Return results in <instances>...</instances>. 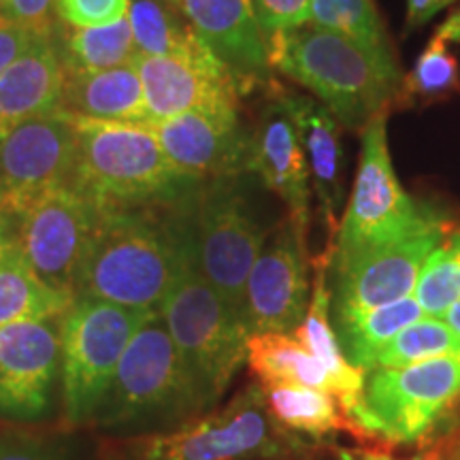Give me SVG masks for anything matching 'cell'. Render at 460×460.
<instances>
[{
	"instance_id": "cell-1",
	"label": "cell",
	"mask_w": 460,
	"mask_h": 460,
	"mask_svg": "<svg viewBox=\"0 0 460 460\" xmlns=\"http://www.w3.org/2000/svg\"><path fill=\"white\" fill-rule=\"evenodd\" d=\"M190 197L180 203L101 207L99 226L75 275L73 298L158 314L172 284L194 261Z\"/></svg>"
},
{
	"instance_id": "cell-2",
	"label": "cell",
	"mask_w": 460,
	"mask_h": 460,
	"mask_svg": "<svg viewBox=\"0 0 460 460\" xmlns=\"http://www.w3.org/2000/svg\"><path fill=\"white\" fill-rule=\"evenodd\" d=\"M267 49L275 71L312 92L348 130L362 132L376 115L396 109L402 84L399 65L341 34L305 24L271 34Z\"/></svg>"
},
{
	"instance_id": "cell-3",
	"label": "cell",
	"mask_w": 460,
	"mask_h": 460,
	"mask_svg": "<svg viewBox=\"0 0 460 460\" xmlns=\"http://www.w3.org/2000/svg\"><path fill=\"white\" fill-rule=\"evenodd\" d=\"M205 413L160 314H154L119 360L90 429L107 439L166 433Z\"/></svg>"
},
{
	"instance_id": "cell-4",
	"label": "cell",
	"mask_w": 460,
	"mask_h": 460,
	"mask_svg": "<svg viewBox=\"0 0 460 460\" xmlns=\"http://www.w3.org/2000/svg\"><path fill=\"white\" fill-rule=\"evenodd\" d=\"M105 460H296L312 444L281 429L261 384H247L226 405L156 435L101 441Z\"/></svg>"
},
{
	"instance_id": "cell-5",
	"label": "cell",
	"mask_w": 460,
	"mask_h": 460,
	"mask_svg": "<svg viewBox=\"0 0 460 460\" xmlns=\"http://www.w3.org/2000/svg\"><path fill=\"white\" fill-rule=\"evenodd\" d=\"M73 126L77 160L71 186L96 205L180 203L203 181L183 175L169 163L149 124L73 115Z\"/></svg>"
},
{
	"instance_id": "cell-6",
	"label": "cell",
	"mask_w": 460,
	"mask_h": 460,
	"mask_svg": "<svg viewBox=\"0 0 460 460\" xmlns=\"http://www.w3.org/2000/svg\"><path fill=\"white\" fill-rule=\"evenodd\" d=\"M254 172L203 180L188 200L199 273L241 314L245 281L278 224L269 220Z\"/></svg>"
},
{
	"instance_id": "cell-7",
	"label": "cell",
	"mask_w": 460,
	"mask_h": 460,
	"mask_svg": "<svg viewBox=\"0 0 460 460\" xmlns=\"http://www.w3.org/2000/svg\"><path fill=\"white\" fill-rule=\"evenodd\" d=\"M158 314L205 411L214 410L247 362L250 332L241 314L217 295L194 261L172 284Z\"/></svg>"
},
{
	"instance_id": "cell-8",
	"label": "cell",
	"mask_w": 460,
	"mask_h": 460,
	"mask_svg": "<svg viewBox=\"0 0 460 460\" xmlns=\"http://www.w3.org/2000/svg\"><path fill=\"white\" fill-rule=\"evenodd\" d=\"M367 437L382 446H429L460 424V356L367 371Z\"/></svg>"
},
{
	"instance_id": "cell-9",
	"label": "cell",
	"mask_w": 460,
	"mask_h": 460,
	"mask_svg": "<svg viewBox=\"0 0 460 460\" xmlns=\"http://www.w3.org/2000/svg\"><path fill=\"white\" fill-rule=\"evenodd\" d=\"M154 312L99 298H73L60 318L62 422L90 427L132 337Z\"/></svg>"
},
{
	"instance_id": "cell-10",
	"label": "cell",
	"mask_w": 460,
	"mask_h": 460,
	"mask_svg": "<svg viewBox=\"0 0 460 460\" xmlns=\"http://www.w3.org/2000/svg\"><path fill=\"white\" fill-rule=\"evenodd\" d=\"M388 115L379 113L362 128L360 164L345 207L331 262H343L399 239L420 226L437 207L405 192L388 152Z\"/></svg>"
},
{
	"instance_id": "cell-11",
	"label": "cell",
	"mask_w": 460,
	"mask_h": 460,
	"mask_svg": "<svg viewBox=\"0 0 460 460\" xmlns=\"http://www.w3.org/2000/svg\"><path fill=\"white\" fill-rule=\"evenodd\" d=\"M452 226L444 211L435 209L427 220L399 239L373 247L343 262H331V318L367 312L410 296L430 252Z\"/></svg>"
},
{
	"instance_id": "cell-12",
	"label": "cell",
	"mask_w": 460,
	"mask_h": 460,
	"mask_svg": "<svg viewBox=\"0 0 460 460\" xmlns=\"http://www.w3.org/2000/svg\"><path fill=\"white\" fill-rule=\"evenodd\" d=\"M96 205L71 183L49 190L15 220V243L34 273L73 296L75 275L101 220Z\"/></svg>"
},
{
	"instance_id": "cell-13",
	"label": "cell",
	"mask_w": 460,
	"mask_h": 460,
	"mask_svg": "<svg viewBox=\"0 0 460 460\" xmlns=\"http://www.w3.org/2000/svg\"><path fill=\"white\" fill-rule=\"evenodd\" d=\"M62 410L60 318L0 329V422L39 427Z\"/></svg>"
},
{
	"instance_id": "cell-14",
	"label": "cell",
	"mask_w": 460,
	"mask_h": 460,
	"mask_svg": "<svg viewBox=\"0 0 460 460\" xmlns=\"http://www.w3.org/2000/svg\"><path fill=\"white\" fill-rule=\"evenodd\" d=\"M75 160L73 115L62 107L11 128L0 149V211L17 217L49 190L71 183Z\"/></svg>"
},
{
	"instance_id": "cell-15",
	"label": "cell",
	"mask_w": 460,
	"mask_h": 460,
	"mask_svg": "<svg viewBox=\"0 0 460 460\" xmlns=\"http://www.w3.org/2000/svg\"><path fill=\"white\" fill-rule=\"evenodd\" d=\"M309 247L290 217L278 222L245 281L241 320L252 335H292L309 307Z\"/></svg>"
},
{
	"instance_id": "cell-16",
	"label": "cell",
	"mask_w": 460,
	"mask_h": 460,
	"mask_svg": "<svg viewBox=\"0 0 460 460\" xmlns=\"http://www.w3.org/2000/svg\"><path fill=\"white\" fill-rule=\"evenodd\" d=\"M164 156L194 180L252 172L254 135L241 124L239 109H197L149 124Z\"/></svg>"
},
{
	"instance_id": "cell-17",
	"label": "cell",
	"mask_w": 460,
	"mask_h": 460,
	"mask_svg": "<svg viewBox=\"0 0 460 460\" xmlns=\"http://www.w3.org/2000/svg\"><path fill=\"white\" fill-rule=\"evenodd\" d=\"M146 124L211 107L239 109V84L226 66L205 48L186 56H137Z\"/></svg>"
},
{
	"instance_id": "cell-18",
	"label": "cell",
	"mask_w": 460,
	"mask_h": 460,
	"mask_svg": "<svg viewBox=\"0 0 460 460\" xmlns=\"http://www.w3.org/2000/svg\"><path fill=\"white\" fill-rule=\"evenodd\" d=\"M181 11L243 94L254 88H271L273 66L250 0H183Z\"/></svg>"
},
{
	"instance_id": "cell-19",
	"label": "cell",
	"mask_w": 460,
	"mask_h": 460,
	"mask_svg": "<svg viewBox=\"0 0 460 460\" xmlns=\"http://www.w3.org/2000/svg\"><path fill=\"white\" fill-rule=\"evenodd\" d=\"M254 130L252 172L269 192L281 199L288 217L307 237L312 222V177L296 126L273 84Z\"/></svg>"
},
{
	"instance_id": "cell-20",
	"label": "cell",
	"mask_w": 460,
	"mask_h": 460,
	"mask_svg": "<svg viewBox=\"0 0 460 460\" xmlns=\"http://www.w3.org/2000/svg\"><path fill=\"white\" fill-rule=\"evenodd\" d=\"M332 252L324 250L314 261V284L309 307L301 326L292 332L298 343L314 356L315 360L329 371L335 388V399L339 401L345 420L349 424V433L356 439L369 441L367 437V410H365V382L367 371L360 369L345 358L341 345H339L335 326L331 320V271Z\"/></svg>"
},
{
	"instance_id": "cell-21",
	"label": "cell",
	"mask_w": 460,
	"mask_h": 460,
	"mask_svg": "<svg viewBox=\"0 0 460 460\" xmlns=\"http://www.w3.org/2000/svg\"><path fill=\"white\" fill-rule=\"evenodd\" d=\"M279 96L296 126L309 164L312 188L318 199L322 224L326 228V247L335 252L339 233V209L343 200V147L341 126L332 113L314 96L279 88Z\"/></svg>"
},
{
	"instance_id": "cell-22",
	"label": "cell",
	"mask_w": 460,
	"mask_h": 460,
	"mask_svg": "<svg viewBox=\"0 0 460 460\" xmlns=\"http://www.w3.org/2000/svg\"><path fill=\"white\" fill-rule=\"evenodd\" d=\"M65 68L51 34L34 41L0 73V132L60 109Z\"/></svg>"
},
{
	"instance_id": "cell-23",
	"label": "cell",
	"mask_w": 460,
	"mask_h": 460,
	"mask_svg": "<svg viewBox=\"0 0 460 460\" xmlns=\"http://www.w3.org/2000/svg\"><path fill=\"white\" fill-rule=\"evenodd\" d=\"M60 107L79 118L146 124V101L137 60L107 71L65 75Z\"/></svg>"
},
{
	"instance_id": "cell-24",
	"label": "cell",
	"mask_w": 460,
	"mask_h": 460,
	"mask_svg": "<svg viewBox=\"0 0 460 460\" xmlns=\"http://www.w3.org/2000/svg\"><path fill=\"white\" fill-rule=\"evenodd\" d=\"M460 9H454L418 56L411 73L402 77L396 109L446 102L460 94Z\"/></svg>"
},
{
	"instance_id": "cell-25",
	"label": "cell",
	"mask_w": 460,
	"mask_h": 460,
	"mask_svg": "<svg viewBox=\"0 0 460 460\" xmlns=\"http://www.w3.org/2000/svg\"><path fill=\"white\" fill-rule=\"evenodd\" d=\"M51 41L65 75L107 71L135 62L139 56L128 15L119 17L113 24L88 28H75L58 20L51 31Z\"/></svg>"
},
{
	"instance_id": "cell-26",
	"label": "cell",
	"mask_w": 460,
	"mask_h": 460,
	"mask_svg": "<svg viewBox=\"0 0 460 460\" xmlns=\"http://www.w3.org/2000/svg\"><path fill=\"white\" fill-rule=\"evenodd\" d=\"M261 388L269 413L281 429L312 444H322L341 430L349 433L348 420L332 394L298 384H261Z\"/></svg>"
},
{
	"instance_id": "cell-27",
	"label": "cell",
	"mask_w": 460,
	"mask_h": 460,
	"mask_svg": "<svg viewBox=\"0 0 460 460\" xmlns=\"http://www.w3.org/2000/svg\"><path fill=\"white\" fill-rule=\"evenodd\" d=\"M73 296L45 284L17 243L0 261V329L22 322L62 318Z\"/></svg>"
},
{
	"instance_id": "cell-28",
	"label": "cell",
	"mask_w": 460,
	"mask_h": 460,
	"mask_svg": "<svg viewBox=\"0 0 460 460\" xmlns=\"http://www.w3.org/2000/svg\"><path fill=\"white\" fill-rule=\"evenodd\" d=\"M424 315L427 314L422 312L416 296L410 295L394 303L382 305V307L331 320L345 358L360 369L369 371L373 356L394 335H399L405 326L413 324Z\"/></svg>"
},
{
	"instance_id": "cell-29",
	"label": "cell",
	"mask_w": 460,
	"mask_h": 460,
	"mask_svg": "<svg viewBox=\"0 0 460 460\" xmlns=\"http://www.w3.org/2000/svg\"><path fill=\"white\" fill-rule=\"evenodd\" d=\"M247 365L258 377V384H298L329 394L335 393L329 371L295 335H252L247 341Z\"/></svg>"
},
{
	"instance_id": "cell-30",
	"label": "cell",
	"mask_w": 460,
	"mask_h": 460,
	"mask_svg": "<svg viewBox=\"0 0 460 460\" xmlns=\"http://www.w3.org/2000/svg\"><path fill=\"white\" fill-rule=\"evenodd\" d=\"M128 20L141 56H186L207 48L183 11L166 0H130Z\"/></svg>"
},
{
	"instance_id": "cell-31",
	"label": "cell",
	"mask_w": 460,
	"mask_h": 460,
	"mask_svg": "<svg viewBox=\"0 0 460 460\" xmlns=\"http://www.w3.org/2000/svg\"><path fill=\"white\" fill-rule=\"evenodd\" d=\"M0 460H105L79 429H43L0 422Z\"/></svg>"
},
{
	"instance_id": "cell-32",
	"label": "cell",
	"mask_w": 460,
	"mask_h": 460,
	"mask_svg": "<svg viewBox=\"0 0 460 460\" xmlns=\"http://www.w3.org/2000/svg\"><path fill=\"white\" fill-rule=\"evenodd\" d=\"M307 24L341 34L373 56L396 62L393 43L373 0H309Z\"/></svg>"
},
{
	"instance_id": "cell-33",
	"label": "cell",
	"mask_w": 460,
	"mask_h": 460,
	"mask_svg": "<svg viewBox=\"0 0 460 460\" xmlns=\"http://www.w3.org/2000/svg\"><path fill=\"white\" fill-rule=\"evenodd\" d=\"M413 292L430 318H441L460 301V224L452 222L439 245L430 252Z\"/></svg>"
},
{
	"instance_id": "cell-34",
	"label": "cell",
	"mask_w": 460,
	"mask_h": 460,
	"mask_svg": "<svg viewBox=\"0 0 460 460\" xmlns=\"http://www.w3.org/2000/svg\"><path fill=\"white\" fill-rule=\"evenodd\" d=\"M460 356V339L441 318H420L405 326L373 356L371 369L382 367H407L416 362ZM369 369V371H371Z\"/></svg>"
},
{
	"instance_id": "cell-35",
	"label": "cell",
	"mask_w": 460,
	"mask_h": 460,
	"mask_svg": "<svg viewBox=\"0 0 460 460\" xmlns=\"http://www.w3.org/2000/svg\"><path fill=\"white\" fill-rule=\"evenodd\" d=\"M130 0H56V17L75 28L107 26L128 15Z\"/></svg>"
},
{
	"instance_id": "cell-36",
	"label": "cell",
	"mask_w": 460,
	"mask_h": 460,
	"mask_svg": "<svg viewBox=\"0 0 460 460\" xmlns=\"http://www.w3.org/2000/svg\"><path fill=\"white\" fill-rule=\"evenodd\" d=\"M256 22L267 41L271 34L307 24L309 0H250Z\"/></svg>"
},
{
	"instance_id": "cell-37",
	"label": "cell",
	"mask_w": 460,
	"mask_h": 460,
	"mask_svg": "<svg viewBox=\"0 0 460 460\" xmlns=\"http://www.w3.org/2000/svg\"><path fill=\"white\" fill-rule=\"evenodd\" d=\"M339 460H460V424L410 458H396L382 447H339Z\"/></svg>"
},
{
	"instance_id": "cell-38",
	"label": "cell",
	"mask_w": 460,
	"mask_h": 460,
	"mask_svg": "<svg viewBox=\"0 0 460 460\" xmlns=\"http://www.w3.org/2000/svg\"><path fill=\"white\" fill-rule=\"evenodd\" d=\"M54 9L56 0H0V17L37 34H51L54 31Z\"/></svg>"
},
{
	"instance_id": "cell-39",
	"label": "cell",
	"mask_w": 460,
	"mask_h": 460,
	"mask_svg": "<svg viewBox=\"0 0 460 460\" xmlns=\"http://www.w3.org/2000/svg\"><path fill=\"white\" fill-rule=\"evenodd\" d=\"M37 32L0 17V73L34 41Z\"/></svg>"
},
{
	"instance_id": "cell-40",
	"label": "cell",
	"mask_w": 460,
	"mask_h": 460,
	"mask_svg": "<svg viewBox=\"0 0 460 460\" xmlns=\"http://www.w3.org/2000/svg\"><path fill=\"white\" fill-rule=\"evenodd\" d=\"M454 0H407V28H418L450 7Z\"/></svg>"
},
{
	"instance_id": "cell-41",
	"label": "cell",
	"mask_w": 460,
	"mask_h": 460,
	"mask_svg": "<svg viewBox=\"0 0 460 460\" xmlns=\"http://www.w3.org/2000/svg\"><path fill=\"white\" fill-rule=\"evenodd\" d=\"M15 245V220L0 211V261L7 256V252Z\"/></svg>"
},
{
	"instance_id": "cell-42",
	"label": "cell",
	"mask_w": 460,
	"mask_h": 460,
	"mask_svg": "<svg viewBox=\"0 0 460 460\" xmlns=\"http://www.w3.org/2000/svg\"><path fill=\"white\" fill-rule=\"evenodd\" d=\"M441 320L446 322L447 326H450V329L456 332L458 335V339H460V301H456L452 305L450 309H447V312L441 315Z\"/></svg>"
},
{
	"instance_id": "cell-43",
	"label": "cell",
	"mask_w": 460,
	"mask_h": 460,
	"mask_svg": "<svg viewBox=\"0 0 460 460\" xmlns=\"http://www.w3.org/2000/svg\"><path fill=\"white\" fill-rule=\"evenodd\" d=\"M166 3H171V4H172V7H180V9H181L183 0H166Z\"/></svg>"
},
{
	"instance_id": "cell-44",
	"label": "cell",
	"mask_w": 460,
	"mask_h": 460,
	"mask_svg": "<svg viewBox=\"0 0 460 460\" xmlns=\"http://www.w3.org/2000/svg\"><path fill=\"white\" fill-rule=\"evenodd\" d=\"M4 137H7V135H4V132H0V149H3V141H4Z\"/></svg>"
}]
</instances>
